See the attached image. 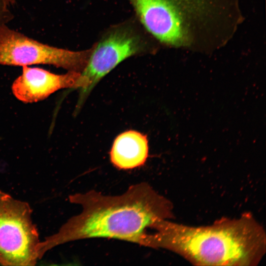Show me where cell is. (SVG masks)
Wrapping results in <instances>:
<instances>
[{"label":"cell","instance_id":"cell-1","mask_svg":"<svg viewBox=\"0 0 266 266\" xmlns=\"http://www.w3.org/2000/svg\"><path fill=\"white\" fill-rule=\"evenodd\" d=\"M69 200L80 205L82 211L39 242L40 258L56 246L86 238H115L143 246L155 224L170 220L174 215L170 200L145 182L132 185L121 195H103L92 190L70 195Z\"/></svg>","mask_w":266,"mask_h":266},{"label":"cell","instance_id":"cell-6","mask_svg":"<svg viewBox=\"0 0 266 266\" xmlns=\"http://www.w3.org/2000/svg\"><path fill=\"white\" fill-rule=\"evenodd\" d=\"M141 48L139 37L128 30L118 29L107 35L92 49L88 61L80 73L77 88L80 90L78 105L97 83L121 62Z\"/></svg>","mask_w":266,"mask_h":266},{"label":"cell","instance_id":"cell-8","mask_svg":"<svg viewBox=\"0 0 266 266\" xmlns=\"http://www.w3.org/2000/svg\"><path fill=\"white\" fill-rule=\"evenodd\" d=\"M147 136L130 130L118 135L110 151L111 162L117 168L130 169L143 166L148 156Z\"/></svg>","mask_w":266,"mask_h":266},{"label":"cell","instance_id":"cell-2","mask_svg":"<svg viewBox=\"0 0 266 266\" xmlns=\"http://www.w3.org/2000/svg\"><path fill=\"white\" fill-rule=\"evenodd\" d=\"M146 247L174 252L195 265L257 266L266 252V234L250 213L191 226L170 220L157 222Z\"/></svg>","mask_w":266,"mask_h":266},{"label":"cell","instance_id":"cell-4","mask_svg":"<svg viewBox=\"0 0 266 266\" xmlns=\"http://www.w3.org/2000/svg\"><path fill=\"white\" fill-rule=\"evenodd\" d=\"M92 49L72 51L51 46L9 28L0 27V65L29 66L48 65L81 72Z\"/></svg>","mask_w":266,"mask_h":266},{"label":"cell","instance_id":"cell-5","mask_svg":"<svg viewBox=\"0 0 266 266\" xmlns=\"http://www.w3.org/2000/svg\"><path fill=\"white\" fill-rule=\"evenodd\" d=\"M130 1L144 27L160 41L178 46L190 42L187 17L194 11L190 0Z\"/></svg>","mask_w":266,"mask_h":266},{"label":"cell","instance_id":"cell-10","mask_svg":"<svg viewBox=\"0 0 266 266\" xmlns=\"http://www.w3.org/2000/svg\"><path fill=\"white\" fill-rule=\"evenodd\" d=\"M4 1L7 3H12L14 2L15 0H4Z\"/></svg>","mask_w":266,"mask_h":266},{"label":"cell","instance_id":"cell-9","mask_svg":"<svg viewBox=\"0 0 266 266\" xmlns=\"http://www.w3.org/2000/svg\"><path fill=\"white\" fill-rule=\"evenodd\" d=\"M9 6L3 0H0V27L7 24L13 18Z\"/></svg>","mask_w":266,"mask_h":266},{"label":"cell","instance_id":"cell-3","mask_svg":"<svg viewBox=\"0 0 266 266\" xmlns=\"http://www.w3.org/2000/svg\"><path fill=\"white\" fill-rule=\"evenodd\" d=\"M29 204L0 191V264L34 266L40 242Z\"/></svg>","mask_w":266,"mask_h":266},{"label":"cell","instance_id":"cell-7","mask_svg":"<svg viewBox=\"0 0 266 266\" xmlns=\"http://www.w3.org/2000/svg\"><path fill=\"white\" fill-rule=\"evenodd\" d=\"M80 73L68 71L57 74L39 67L23 66L21 74L12 84V93L23 102H37L60 89H77Z\"/></svg>","mask_w":266,"mask_h":266}]
</instances>
